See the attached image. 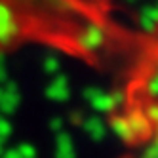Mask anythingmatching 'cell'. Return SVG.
<instances>
[{
    "label": "cell",
    "instance_id": "cell-1",
    "mask_svg": "<svg viewBox=\"0 0 158 158\" xmlns=\"http://www.w3.org/2000/svg\"><path fill=\"white\" fill-rule=\"evenodd\" d=\"M74 42L80 52L86 53H95L105 46L107 42V29L97 23V21H89V23L82 25L74 35Z\"/></svg>",
    "mask_w": 158,
    "mask_h": 158
},
{
    "label": "cell",
    "instance_id": "cell-2",
    "mask_svg": "<svg viewBox=\"0 0 158 158\" xmlns=\"http://www.w3.org/2000/svg\"><path fill=\"white\" fill-rule=\"evenodd\" d=\"M86 99L89 101L97 112H103V114H110V112H116L120 107H124L126 103V94L122 89H112V92H105L101 88H88L86 89Z\"/></svg>",
    "mask_w": 158,
    "mask_h": 158
},
{
    "label": "cell",
    "instance_id": "cell-3",
    "mask_svg": "<svg viewBox=\"0 0 158 158\" xmlns=\"http://www.w3.org/2000/svg\"><path fill=\"white\" fill-rule=\"evenodd\" d=\"M124 116H126L130 128L135 135V139H137V143H143V141H151L152 137V124L149 122V118H147L145 110L141 105L133 103L126 109V112H124Z\"/></svg>",
    "mask_w": 158,
    "mask_h": 158
},
{
    "label": "cell",
    "instance_id": "cell-4",
    "mask_svg": "<svg viewBox=\"0 0 158 158\" xmlns=\"http://www.w3.org/2000/svg\"><path fill=\"white\" fill-rule=\"evenodd\" d=\"M109 126H110L112 133H114L120 141H124L126 145H137V139H135V135L130 128L126 116H124V112H110Z\"/></svg>",
    "mask_w": 158,
    "mask_h": 158
},
{
    "label": "cell",
    "instance_id": "cell-5",
    "mask_svg": "<svg viewBox=\"0 0 158 158\" xmlns=\"http://www.w3.org/2000/svg\"><path fill=\"white\" fill-rule=\"evenodd\" d=\"M139 27L147 35H152L158 29V6L156 4H143L139 10Z\"/></svg>",
    "mask_w": 158,
    "mask_h": 158
},
{
    "label": "cell",
    "instance_id": "cell-6",
    "mask_svg": "<svg viewBox=\"0 0 158 158\" xmlns=\"http://www.w3.org/2000/svg\"><path fill=\"white\" fill-rule=\"evenodd\" d=\"M86 131L89 133V137L94 141H101V139H105V135H107V124H105L103 118L92 116L86 122Z\"/></svg>",
    "mask_w": 158,
    "mask_h": 158
},
{
    "label": "cell",
    "instance_id": "cell-7",
    "mask_svg": "<svg viewBox=\"0 0 158 158\" xmlns=\"http://www.w3.org/2000/svg\"><path fill=\"white\" fill-rule=\"evenodd\" d=\"M145 94L151 99H158V59L154 61L152 73L147 76V80H145Z\"/></svg>",
    "mask_w": 158,
    "mask_h": 158
},
{
    "label": "cell",
    "instance_id": "cell-8",
    "mask_svg": "<svg viewBox=\"0 0 158 158\" xmlns=\"http://www.w3.org/2000/svg\"><path fill=\"white\" fill-rule=\"evenodd\" d=\"M143 110H145L147 118H149V122L152 124V128H156L158 126V101L156 99L149 101V103L143 107Z\"/></svg>",
    "mask_w": 158,
    "mask_h": 158
},
{
    "label": "cell",
    "instance_id": "cell-9",
    "mask_svg": "<svg viewBox=\"0 0 158 158\" xmlns=\"http://www.w3.org/2000/svg\"><path fill=\"white\" fill-rule=\"evenodd\" d=\"M141 158H158V145L156 143H149L143 149V152H141Z\"/></svg>",
    "mask_w": 158,
    "mask_h": 158
},
{
    "label": "cell",
    "instance_id": "cell-10",
    "mask_svg": "<svg viewBox=\"0 0 158 158\" xmlns=\"http://www.w3.org/2000/svg\"><path fill=\"white\" fill-rule=\"evenodd\" d=\"M151 141H152V143H156V145H158V126H156V128H154V130H152V137H151Z\"/></svg>",
    "mask_w": 158,
    "mask_h": 158
},
{
    "label": "cell",
    "instance_id": "cell-11",
    "mask_svg": "<svg viewBox=\"0 0 158 158\" xmlns=\"http://www.w3.org/2000/svg\"><path fill=\"white\" fill-rule=\"evenodd\" d=\"M128 4H137V2H141V0H126Z\"/></svg>",
    "mask_w": 158,
    "mask_h": 158
}]
</instances>
